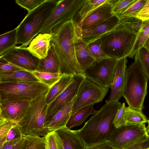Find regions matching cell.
<instances>
[{"mask_svg":"<svg viewBox=\"0 0 149 149\" xmlns=\"http://www.w3.org/2000/svg\"><path fill=\"white\" fill-rule=\"evenodd\" d=\"M51 46L57 58L62 75H84L76 59L75 26L73 19L55 29L52 33Z\"/></svg>","mask_w":149,"mask_h":149,"instance_id":"1","label":"cell"},{"mask_svg":"<svg viewBox=\"0 0 149 149\" xmlns=\"http://www.w3.org/2000/svg\"><path fill=\"white\" fill-rule=\"evenodd\" d=\"M121 103H106L86 122L77 133L86 147L107 141L116 129L113 122Z\"/></svg>","mask_w":149,"mask_h":149,"instance_id":"2","label":"cell"},{"mask_svg":"<svg viewBox=\"0 0 149 149\" xmlns=\"http://www.w3.org/2000/svg\"><path fill=\"white\" fill-rule=\"evenodd\" d=\"M139 32L128 24L120 21L113 29L97 39L108 57L119 60L128 57L131 53Z\"/></svg>","mask_w":149,"mask_h":149,"instance_id":"3","label":"cell"},{"mask_svg":"<svg viewBox=\"0 0 149 149\" xmlns=\"http://www.w3.org/2000/svg\"><path fill=\"white\" fill-rule=\"evenodd\" d=\"M135 61L125 71V83L123 97L131 108L142 111L147 94L148 80L138 59Z\"/></svg>","mask_w":149,"mask_h":149,"instance_id":"4","label":"cell"},{"mask_svg":"<svg viewBox=\"0 0 149 149\" xmlns=\"http://www.w3.org/2000/svg\"><path fill=\"white\" fill-rule=\"evenodd\" d=\"M59 0H45L32 10L28 12L15 28L16 44L25 47L39 33L43 24Z\"/></svg>","mask_w":149,"mask_h":149,"instance_id":"5","label":"cell"},{"mask_svg":"<svg viewBox=\"0 0 149 149\" xmlns=\"http://www.w3.org/2000/svg\"><path fill=\"white\" fill-rule=\"evenodd\" d=\"M46 95L32 101L24 116L15 128L19 135L45 136L50 132L45 127L49 105L46 102Z\"/></svg>","mask_w":149,"mask_h":149,"instance_id":"6","label":"cell"},{"mask_svg":"<svg viewBox=\"0 0 149 149\" xmlns=\"http://www.w3.org/2000/svg\"><path fill=\"white\" fill-rule=\"evenodd\" d=\"M149 139L148 125L146 127L144 123L116 128L107 141L116 149H137Z\"/></svg>","mask_w":149,"mask_h":149,"instance_id":"7","label":"cell"},{"mask_svg":"<svg viewBox=\"0 0 149 149\" xmlns=\"http://www.w3.org/2000/svg\"><path fill=\"white\" fill-rule=\"evenodd\" d=\"M50 88L41 82H0L1 100L32 101L46 95Z\"/></svg>","mask_w":149,"mask_h":149,"instance_id":"8","label":"cell"},{"mask_svg":"<svg viewBox=\"0 0 149 149\" xmlns=\"http://www.w3.org/2000/svg\"><path fill=\"white\" fill-rule=\"evenodd\" d=\"M86 0H61L43 24L39 33L52 34L56 28L73 19Z\"/></svg>","mask_w":149,"mask_h":149,"instance_id":"9","label":"cell"},{"mask_svg":"<svg viewBox=\"0 0 149 149\" xmlns=\"http://www.w3.org/2000/svg\"><path fill=\"white\" fill-rule=\"evenodd\" d=\"M119 60L107 57L95 60L85 71L86 78L102 88H111Z\"/></svg>","mask_w":149,"mask_h":149,"instance_id":"10","label":"cell"},{"mask_svg":"<svg viewBox=\"0 0 149 149\" xmlns=\"http://www.w3.org/2000/svg\"><path fill=\"white\" fill-rule=\"evenodd\" d=\"M108 89L102 88L85 78L73 103L72 114L82 107L102 101Z\"/></svg>","mask_w":149,"mask_h":149,"instance_id":"11","label":"cell"},{"mask_svg":"<svg viewBox=\"0 0 149 149\" xmlns=\"http://www.w3.org/2000/svg\"><path fill=\"white\" fill-rule=\"evenodd\" d=\"M85 78V76L82 74H75L72 75L70 81L66 88L49 104L45 127L54 116L77 95L80 87Z\"/></svg>","mask_w":149,"mask_h":149,"instance_id":"12","label":"cell"},{"mask_svg":"<svg viewBox=\"0 0 149 149\" xmlns=\"http://www.w3.org/2000/svg\"><path fill=\"white\" fill-rule=\"evenodd\" d=\"M1 56L13 65L30 72L36 70L40 59L27 47L21 46H15Z\"/></svg>","mask_w":149,"mask_h":149,"instance_id":"13","label":"cell"},{"mask_svg":"<svg viewBox=\"0 0 149 149\" xmlns=\"http://www.w3.org/2000/svg\"><path fill=\"white\" fill-rule=\"evenodd\" d=\"M119 22L118 16L114 15L108 19L88 29H81L75 25V32L78 36L87 44L98 39L113 29Z\"/></svg>","mask_w":149,"mask_h":149,"instance_id":"14","label":"cell"},{"mask_svg":"<svg viewBox=\"0 0 149 149\" xmlns=\"http://www.w3.org/2000/svg\"><path fill=\"white\" fill-rule=\"evenodd\" d=\"M32 101L1 100L0 114L18 125L24 116Z\"/></svg>","mask_w":149,"mask_h":149,"instance_id":"15","label":"cell"},{"mask_svg":"<svg viewBox=\"0 0 149 149\" xmlns=\"http://www.w3.org/2000/svg\"><path fill=\"white\" fill-rule=\"evenodd\" d=\"M127 60V57L119 59L117 63L111 87V92L105 103L118 102L123 97L125 83V71Z\"/></svg>","mask_w":149,"mask_h":149,"instance_id":"16","label":"cell"},{"mask_svg":"<svg viewBox=\"0 0 149 149\" xmlns=\"http://www.w3.org/2000/svg\"><path fill=\"white\" fill-rule=\"evenodd\" d=\"M113 7L108 0H106L87 16L79 26H75L81 29H85L101 23L114 15Z\"/></svg>","mask_w":149,"mask_h":149,"instance_id":"17","label":"cell"},{"mask_svg":"<svg viewBox=\"0 0 149 149\" xmlns=\"http://www.w3.org/2000/svg\"><path fill=\"white\" fill-rule=\"evenodd\" d=\"M52 35L49 33H39L30 42L27 48L36 57L43 59L47 55L51 47Z\"/></svg>","mask_w":149,"mask_h":149,"instance_id":"18","label":"cell"},{"mask_svg":"<svg viewBox=\"0 0 149 149\" xmlns=\"http://www.w3.org/2000/svg\"><path fill=\"white\" fill-rule=\"evenodd\" d=\"M77 95L54 116L45 126V128L51 132L65 127L72 114V106Z\"/></svg>","mask_w":149,"mask_h":149,"instance_id":"19","label":"cell"},{"mask_svg":"<svg viewBox=\"0 0 149 149\" xmlns=\"http://www.w3.org/2000/svg\"><path fill=\"white\" fill-rule=\"evenodd\" d=\"M55 131L62 141L63 149H86V146L77 130H72L65 127Z\"/></svg>","mask_w":149,"mask_h":149,"instance_id":"20","label":"cell"},{"mask_svg":"<svg viewBox=\"0 0 149 149\" xmlns=\"http://www.w3.org/2000/svg\"><path fill=\"white\" fill-rule=\"evenodd\" d=\"M75 46L77 60L82 70L84 73L85 71L93 64L95 60L89 52L87 44L78 36L76 33Z\"/></svg>","mask_w":149,"mask_h":149,"instance_id":"21","label":"cell"},{"mask_svg":"<svg viewBox=\"0 0 149 149\" xmlns=\"http://www.w3.org/2000/svg\"><path fill=\"white\" fill-rule=\"evenodd\" d=\"M40 81L30 72L19 70L0 75V82L35 83Z\"/></svg>","mask_w":149,"mask_h":149,"instance_id":"22","label":"cell"},{"mask_svg":"<svg viewBox=\"0 0 149 149\" xmlns=\"http://www.w3.org/2000/svg\"><path fill=\"white\" fill-rule=\"evenodd\" d=\"M94 104H91L82 107L72 113L65 127L71 129L78 126L87 119L88 116L96 113L98 111L93 108Z\"/></svg>","mask_w":149,"mask_h":149,"instance_id":"23","label":"cell"},{"mask_svg":"<svg viewBox=\"0 0 149 149\" xmlns=\"http://www.w3.org/2000/svg\"><path fill=\"white\" fill-rule=\"evenodd\" d=\"M36 71L59 73L58 61L51 46L46 57L44 58L39 59L38 64Z\"/></svg>","mask_w":149,"mask_h":149,"instance_id":"24","label":"cell"},{"mask_svg":"<svg viewBox=\"0 0 149 149\" xmlns=\"http://www.w3.org/2000/svg\"><path fill=\"white\" fill-rule=\"evenodd\" d=\"M106 0H86L73 20L76 26H79L84 19L93 10Z\"/></svg>","mask_w":149,"mask_h":149,"instance_id":"25","label":"cell"},{"mask_svg":"<svg viewBox=\"0 0 149 149\" xmlns=\"http://www.w3.org/2000/svg\"><path fill=\"white\" fill-rule=\"evenodd\" d=\"M72 76L62 75L60 79L50 88L46 95V101L47 104H49L53 102L66 88Z\"/></svg>","mask_w":149,"mask_h":149,"instance_id":"26","label":"cell"},{"mask_svg":"<svg viewBox=\"0 0 149 149\" xmlns=\"http://www.w3.org/2000/svg\"><path fill=\"white\" fill-rule=\"evenodd\" d=\"M149 37V20L143 21L132 50L128 57L132 58L137 51L143 45Z\"/></svg>","mask_w":149,"mask_h":149,"instance_id":"27","label":"cell"},{"mask_svg":"<svg viewBox=\"0 0 149 149\" xmlns=\"http://www.w3.org/2000/svg\"><path fill=\"white\" fill-rule=\"evenodd\" d=\"M16 41L15 29L0 35V56L15 46Z\"/></svg>","mask_w":149,"mask_h":149,"instance_id":"28","label":"cell"},{"mask_svg":"<svg viewBox=\"0 0 149 149\" xmlns=\"http://www.w3.org/2000/svg\"><path fill=\"white\" fill-rule=\"evenodd\" d=\"M147 123H149V120L142 111L127 107L125 125H141Z\"/></svg>","mask_w":149,"mask_h":149,"instance_id":"29","label":"cell"},{"mask_svg":"<svg viewBox=\"0 0 149 149\" xmlns=\"http://www.w3.org/2000/svg\"><path fill=\"white\" fill-rule=\"evenodd\" d=\"M24 136L25 140L21 149H46L45 136L34 135Z\"/></svg>","mask_w":149,"mask_h":149,"instance_id":"30","label":"cell"},{"mask_svg":"<svg viewBox=\"0 0 149 149\" xmlns=\"http://www.w3.org/2000/svg\"><path fill=\"white\" fill-rule=\"evenodd\" d=\"M40 81L50 88L52 87L61 78L60 73H52L36 71L30 72Z\"/></svg>","mask_w":149,"mask_h":149,"instance_id":"31","label":"cell"},{"mask_svg":"<svg viewBox=\"0 0 149 149\" xmlns=\"http://www.w3.org/2000/svg\"><path fill=\"white\" fill-rule=\"evenodd\" d=\"M45 137L46 149H63L62 141L55 131L49 132Z\"/></svg>","mask_w":149,"mask_h":149,"instance_id":"32","label":"cell"},{"mask_svg":"<svg viewBox=\"0 0 149 149\" xmlns=\"http://www.w3.org/2000/svg\"><path fill=\"white\" fill-rule=\"evenodd\" d=\"M147 0H136L126 10L117 16L119 18L130 17H136L146 3Z\"/></svg>","mask_w":149,"mask_h":149,"instance_id":"33","label":"cell"},{"mask_svg":"<svg viewBox=\"0 0 149 149\" xmlns=\"http://www.w3.org/2000/svg\"><path fill=\"white\" fill-rule=\"evenodd\" d=\"M135 57L139 60L144 72L149 79V50L143 47L136 53Z\"/></svg>","mask_w":149,"mask_h":149,"instance_id":"34","label":"cell"},{"mask_svg":"<svg viewBox=\"0 0 149 149\" xmlns=\"http://www.w3.org/2000/svg\"><path fill=\"white\" fill-rule=\"evenodd\" d=\"M87 47L91 55L95 60L108 57L101 49L98 39L87 44Z\"/></svg>","mask_w":149,"mask_h":149,"instance_id":"35","label":"cell"},{"mask_svg":"<svg viewBox=\"0 0 149 149\" xmlns=\"http://www.w3.org/2000/svg\"><path fill=\"white\" fill-rule=\"evenodd\" d=\"M126 110L127 107L125 103H123L117 111L113 121V124L116 128L125 125Z\"/></svg>","mask_w":149,"mask_h":149,"instance_id":"36","label":"cell"},{"mask_svg":"<svg viewBox=\"0 0 149 149\" xmlns=\"http://www.w3.org/2000/svg\"><path fill=\"white\" fill-rule=\"evenodd\" d=\"M25 140L24 136L19 135L13 139L8 140L2 149H21Z\"/></svg>","mask_w":149,"mask_h":149,"instance_id":"37","label":"cell"},{"mask_svg":"<svg viewBox=\"0 0 149 149\" xmlns=\"http://www.w3.org/2000/svg\"><path fill=\"white\" fill-rule=\"evenodd\" d=\"M136 0H118L116 5L113 6V13L118 16L129 7Z\"/></svg>","mask_w":149,"mask_h":149,"instance_id":"38","label":"cell"},{"mask_svg":"<svg viewBox=\"0 0 149 149\" xmlns=\"http://www.w3.org/2000/svg\"><path fill=\"white\" fill-rule=\"evenodd\" d=\"M22 70H24L13 65L0 56V75Z\"/></svg>","mask_w":149,"mask_h":149,"instance_id":"39","label":"cell"},{"mask_svg":"<svg viewBox=\"0 0 149 149\" xmlns=\"http://www.w3.org/2000/svg\"><path fill=\"white\" fill-rule=\"evenodd\" d=\"M45 0H16L15 2L18 5L26 9L29 12L37 7Z\"/></svg>","mask_w":149,"mask_h":149,"instance_id":"40","label":"cell"},{"mask_svg":"<svg viewBox=\"0 0 149 149\" xmlns=\"http://www.w3.org/2000/svg\"><path fill=\"white\" fill-rule=\"evenodd\" d=\"M119 18L120 22L128 24L134 30L138 32L141 29L143 21L136 17H130Z\"/></svg>","mask_w":149,"mask_h":149,"instance_id":"41","label":"cell"},{"mask_svg":"<svg viewBox=\"0 0 149 149\" xmlns=\"http://www.w3.org/2000/svg\"><path fill=\"white\" fill-rule=\"evenodd\" d=\"M136 17L143 21L149 20V0H147L146 3Z\"/></svg>","mask_w":149,"mask_h":149,"instance_id":"42","label":"cell"},{"mask_svg":"<svg viewBox=\"0 0 149 149\" xmlns=\"http://www.w3.org/2000/svg\"><path fill=\"white\" fill-rule=\"evenodd\" d=\"M86 149H116L107 141L86 147Z\"/></svg>","mask_w":149,"mask_h":149,"instance_id":"43","label":"cell"},{"mask_svg":"<svg viewBox=\"0 0 149 149\" xmlns=\"http://www.w3.org/2000/svg\"><path fill=\"white\" fill-rule=\"evenodd\" d=\"M17 125L16 123L10 121L0 128V137L8 135L10 131L15 129Z\"/></svg>","mask_w":149,"mask_h":149,"instance_id":"44","label":"cell"},{"mask_svg":"<svg viewBox=\"0 0 149 149\" xmlns=\"http://www.w3.org/2000/svg\"><path fill=\"white\" fill-rule=\"evenodd\" d=\"M8 135L0 137V149H2L6 142L8 140Z\"/></svg>","mask_w":149,"mask_h":149,"instance_id":"45","label":"cell"},{"mask_svg":"<svg viewBox=\"0 0 149 149\" xmlns=\"http://www.w3.org/2000/svg\"><path fill=\"white\" fill-rule=\"evenodd\" d=\"M11 121L4 118L0 114V128Z\"/></svg>","mask_w":149,"mask_h":149,"instance_id":"46","label":"cell"},{"mask_svg":"<svg viewBox=\"0 0 149 149\" xmlns=\"http://www.w3.org/2000/svg\"><path fill=\"white\" fill-rule=\"evenodd\" d=\"M137 149H149V140L144 142Z\"/></svg>","mask_w":149,"mask_h":149,"instance_id":"47","label":"cell"},{"mask_svg":"<svg viewBox=\"0 0 149 149\" xmlns=\"http://www.w3.org/2000/svg\"><path fill=\"white\" fill-rule=\"evenodd\" d=\"M143 47L149 50V38L145 42Z\"/></svg>","mask_w":149,"mask_h":149,"instance_id":"48","label":"cell"},{"mask_svg":"<svg viewBox=\"0 0 149 149\" xmlns=\"http://www.w3.org/2000/svg\"><path fill=\"white\" fill-rule=\"evenodd\" d=\"M1 95L0 94V103H1Z\"/></svg>","mask_w":149,"mask_h":149,"instance_id":"49","label":"cell"}]
</instances>
